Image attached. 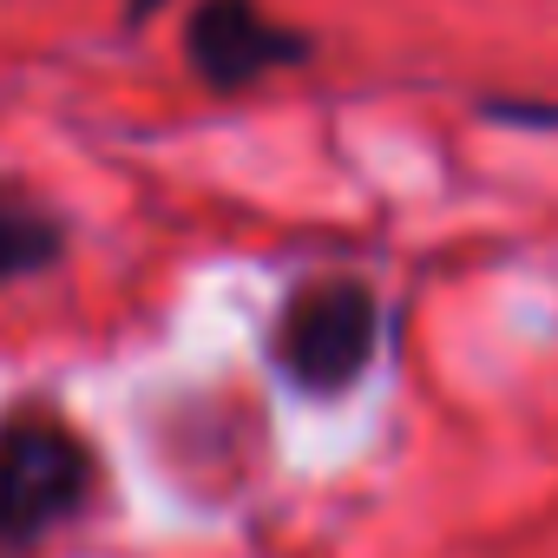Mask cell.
Masks as SVG:
<instances>
[{"label":"cell","mask_w":558,"mask_h":558,"mask_svg":"<svg viewBox=\"0 0 558 558\" xmlns=\"http://www.w3.org/2000/svg\"><path fill=\"white\" fill-rule=\"evenodd\" d=\"M375 336H381V310H375L368 283H355V276H316V283H303L283 303L269 349H276V368L303 395H342L375 362Z\"/></svg>","instance_id":"2"},{"label":"cell","mask_w":558,"mask_h":558,"mask_svg":"<svg viewBox=\"0 0 558 558\" xmlns=\"http://www.w3.org/2000/svg\"><path fill=\"white\" fill-rule=\"evenodd\" d=\"M191 66L204 86L217 93H236V86H256L263 73L276 66H296L310 53V40L283 21H269L256 0H204L191 14Z\"/></svg>","instance_id":"3"},{"label":"cell","mask_w":558,"mask_h":558,"mask_svg":"<svg viewBox=\"0 0 558 558\" xmlns=\"http://www.w3.org/2000/svg\"><path fill=\"white\" fill-rule=\"evenodd\" d=\"M53 256H60V223L34 197L0 184V283H8V276H27V269H47Z\"/></svg>","instance_id":"4"},{"label":"cell","mask_w":558,"mask_h":558,"mask_svg":"<svg viewBox=\"0 0 558 558\" xmlns=\"http://www.w3.org/2000/svg\"><path fill=\"white\" fill-rule=\"evenodd\" d=\"M86 486L93 453L60 414L21 408L0 421V551L40 545L53 525H66L86 506Z\"/></svg>","instance_id":"1"},{"label":"cell","mask_w":558,"mask_h":558,"mask_svg":"<svg viewBox=\"0 0 558 558\" xmlns=\"http://www.w3.org/2000/svg\"><path fill=\"white\" fill-rule=\"evenodd\" d=\"M151 8H158V0H132V14H151Z\"/></svg>","instance_id":"5"}]
</instances>
